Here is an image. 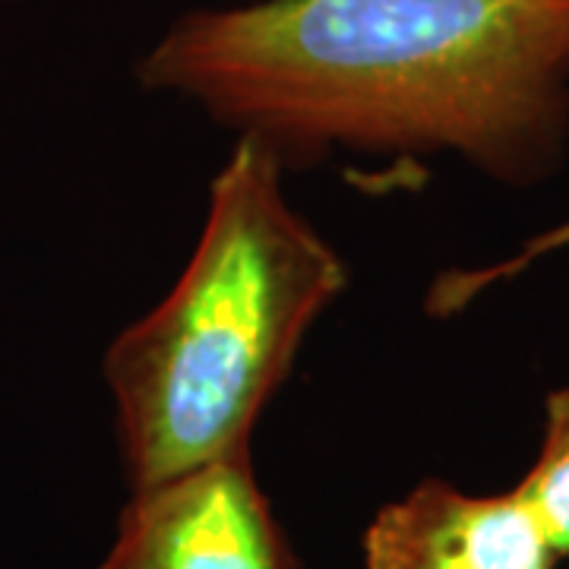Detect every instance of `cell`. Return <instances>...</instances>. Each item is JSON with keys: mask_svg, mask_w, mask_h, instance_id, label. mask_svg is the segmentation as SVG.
<instances>
[{"mask_svg": "<svg viewBox=\"0 0 569 569\" xmlns=\"http://www.w3.org/2000/svg\"><path fill=\"white\" fill-rule=\"evenodd\" d=\"M284 162L234 142L181 279L104 355L130 490L250 449L310 326L348 284L336 247L282 190Z\"/></svg>", "mask_w": 569, "mask_h": 569, "instance_id": "cell-2", "label": "cell"}, {"mask_svg": "<svg viewBox=\"0 0 569 569\" xmlns=\"http://www.w3.org/2000/svg\"><path fill=\"white\" fill-rule=\"evenodd\" d=\"M516 490L548 529L557 553L569 557V387L545 399V433L535 462Z\"/></svg>", "mask_w": 569, "mask_h": 569, "instance_id": "cell-5", "label": "cell"}, {"mask_svg": "<svg viewBox=\"0 0 569 569\" xmlns=\"http://www.w3.org/2000/svg\"><path fill=\"white\" fill-rule=\"evenodd\" d=\"M99 569H301L250 449L130 493Z\"/></svg>", "mask_w": 569, "mask_h": 569, "instance_id": "cell-3", "label": "cell"}, {"mask_svg": "<svg viewBox=\"0 0 569 569\" xmlns=\"http://www.w3.org/2000/svg\"><path fill=\"white\" fill-rule=\"evenodd\" d=\"M137 77L263 140L284 164L329 149L456 152L497 181L535 183L569 133V0L190 10Z\"/></svg>", "mask_w": 569, "mask_h": 569, "instance_id": "cell-1", "label": "cell"}, {"mask_svg": "<svg viewBox=\"0 0 569 569\" xmlns=\"http://www.w3.org/2000/svg\"><path fill=\"white\" fill-rule=\"evenodd\" d=\"M569 247V219L567 222L553 224L545 234H535L531 241L519 253H512L509 260L493 266H478V269H449L440 272L437 282L430 284L427 291V313L430 317H452L459 310H466L471 301H478L485 291H490L493 284H503L516 276H522L526 269L545 260L557 250H567Z\"/></svg>", "mask_w": 569, "mask_h": 569, "instance_id": "cell-6", "label": "cell"}, {"mask_svg": "<svg viewBox=\"0 0 569 569\" xmlns=\"http://www.w3.org/2000/svg\"><path fill=\"white\" fill-rule=\"evenodd\" d=\"M365 569H557L560 553L519 490L468 493L427 478L377 509Z\"/></svg>", "mask_w": 569, "mask_h": 569, "instance_id": "cell-4", "label": "cell"}]
</instances>
